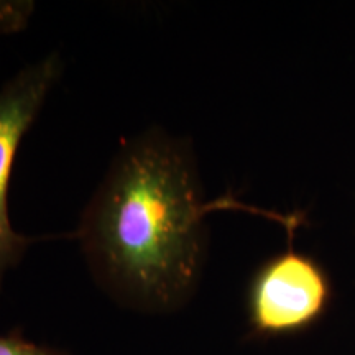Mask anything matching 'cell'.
Masks as SVG:
<instances>
[{"label":"cell","mask_w":355,"mask_h":355,"mask_svg":"<svg viewBox=\"0 0 355 355\" xmlns=\"http://www.w3.org/2000/svg\"><path fill=\"white\" fill-rule=\"evenodd\" d=\"M60 74L61 60L51 55L21 71L0 91V286L7 270L19 265L26 248L38 241L12 227L8 189L21 140L38 117Z\"/></svg>","instance_id":"cell-3"},{"label":"cell","mask_w":355,"mask_h":355,"mask_svg":"<svg viewBox=\"0 0 355 355\" xmlns=\"http://www.w3.org/2000/svg\"><path fill=\"white\" fill-rule=\"evenodd\" d=\"M219 209L260 212L230 198L204 201L188 145L150 130L117 153L74 237L115 301L141 313H171L196 291L204 217Z\"/></svg>","instance_id":"cell-1"},{"label":"cell","mask_w":355,"mask_h":355,"mask_svg":"<svg viewBox=\"0 0 355 355\" xmlns=\"http://www.w3.org/2000/svg\"><path fill=\"white\" fill-rule=\"evenodd\" d=\"M32 10V2H0V35L24 30Z\"/></svg>","instance_id":"cell-5"},{"label":"cell","mask_w":355,"mask_h":355,"mask_svg":"<svg viewBox=\"0 0 355 355\" xmlns=\"http://www.w3.org/2000/svg\"><path fill=\"white\" fill-rule=\"evenodd\" d=\"M0 355H69L60 349L46 347L26 340L20 329L0 336Z\"/></svg>","instance_id":"cell-4"},{"label":"cell","mask_w":355,"mask_h":355,"mask_svg":"<svg viewBox=\"0 0 355 355\" xmlns=\"http://www.w3.org/2000/svg\"><path fill=\"white\" fill-rule=\"evenodd\" d=\"M332 288L313 257L293 248L257 270L247 291V319L260 339L296 336L313 327L329 308Z\"/></svg>","instance_id":"cell-2"}]
</instances>
